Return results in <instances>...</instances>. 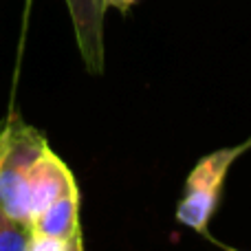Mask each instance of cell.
Returning <instances> with one entry per match:
<instances>
[{"mask_svg": "<svg viewBox=\"0 0 251 251\" xmlns=\"http://www.w3.org/2000/svg\"><path fill=\"white\" fill-rule=\"evenodd\" d=\"M44 148H49L44 134L18 113H9L0 124V209L26 227L31 225L26 174Z\"/></svg>", "mask_w": 251, "mask_h": 251, "instance_id": "cell-1", "label": "cell"}, {"mask_svg": "<svg viewBox=\"0 0 251 251\" xmlns=\"http://www.w3.org/2000/svg\"><path fill=\"white\" fill-rule=\"evenodd\" d=\"M247 150H251V137L238 146L214 150L196 161L185 181L183 196L176 205V221L181 225L209 238V221L221 203L227 172L236 163V159H240Z\"/></svg>", "mask_w": 251, "mask_h": 251, "instance_id": "cell-2", "label": "cell"}, {"mask_svg": "<svg viewBox=\"0 0 251 251\" xmlns=\"http://www.w3.org/2000/svg\"><path fill=\"white\" fill-rule=\"evenodd\" d=\"M75 187L77 183H75V176L69 170V165L51 148H44L38 154V159L31 163L29 174H26V199H29L31 221L40 212H44L53 201H57L62 194L75 190Z\"/></svg>", "mask_w": 251, "mask_h": 251, "instance_id": "cell-3", "label": "cell"}, {"mask_svg": "<svg viewBox=\"0 0 251 251\" xmlns=\"http://www.w3.org/2000/svg\"><path fill=\"white\" fill-rule=\"evenodd\" d=\"M79 55L91 75L104 73V16L106 0H66Z\"/></svg>", "mask_w": 251, "mask_h": 251, "instance_id": "cell-4", "label": "cell"}, {"mask_svg": "<svg viewBox=\"0 0 251 251\" xmlns=\"http://www.w3.org/2000/svg\"><path fill=\"white\" fill-rule=\"evenodd\" d=\"M31 234L53 236V238H75L82 236L79 227V187L62 194L44 212L31 221Z\"/></svg>", "mask_w": 251, "mask_h": 251, "instance_id": "cell-5", "label": "cell"}, {"mask_svg": "<svg viewBox=\"0 0 251 251\" xmlns=\"http://www.w3.org/2000/svg\"><path fill=\"white\" fill-rule=\"evenodd\" d=\"M31 229L0 209V251H26Z\"/></svg>", "mask_w": 251, "mask_h": 251, "instance_id": "cell-6", "label": "cell"}, {"mask_svg": "<svg viewBox=\"0 0 251 251\" xmlns=\"http://www.w3.org/2000/svg\"><path fill=\"white\" fill-rule=\"evenodd\" d=\"M26 251H84L82 236L75 238H53V236H29Z\"/></svg>", "mask_w": 251, "mask_h": 251, "instance_id": "cell-7", "label": "cell"}, {"mask_svg": "<svg viewBox=\"0 0 251 251\" xmlns=\"http://www.w3.org/2000/svg\"><path fill=\"white\" fill-rule=\"evenodd\" d=\"M139 0H106V9H117L122 13H128Z\"/></svg>", "mask_w": 251, "mask_h": 251, "instance_id": "cell-8", "label": "cell"}, {"mask_svg": "<svg viewBox=\"0 0 251 251\" xmlns=\"http://www.w3.org/2000/svg\"><path fill=\"white\" fill-rule=\"evenodd\" d=\"M229 251H234V249H229Z\"/></svg>", "mask_w": 251, "mask_h": 251, "instance_id": "cell-9", "label": "cell"}]
</instances>
